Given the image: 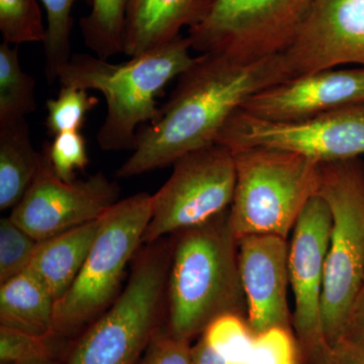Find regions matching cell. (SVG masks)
<instances>
[{"label": "cell", "mask_w": 364, "mask_h": 364, "mask_svg": "<svg viewBox=\"0 0 364 364\" xmlns=\"http://www.w3.org/2000/svg\"><path fill=\"white\" fill-rule=\"evenodd\" d=\"M173 235L135 256L127 286L72 345L64 364H138L166 324Z\"/></svg>", "instance_id": "obj_4"}, {"label": "cell", "mask_w": 364, "mask_h": 364, "mask_svg": "<svg viewBox=\"0 0 364 364\" xmlns=\"http://www.w3.org/2000/svg\"><path fill=\"white\" fill-rule=\"evenodd\" d=\"M321 364H364V342L340 340L332 345Z\"/></svg>", "instance_id": "obj_31"}, {"label": "cell", "mask_w": 364, "mask_h": 364, "mask_svg": "<svg viewBox=\"0 0 364 364\" xmlns=\"http://www.w3.org/2000/svg\"><path fill=\"white\" fill-rule=\"evenodd\" d=\"M217 144L229 149L267 147L291 151L323 163L364 155V105H351L298 122H267L238 112Z\"/></svg>", "instance_id": "obj_10"}, {"label": "cell", "mask_w": 364, "mask_h": 364, "mask_svg": "<svg viewBox=\"0 0 364 364\" xmlns=\"http://www.w3.org/2000/svg\"><path fill=\"white\" fill-rule=\"evenodd\" d=\"M280 54L289 79L344 64L364 66V0H316Z\"/></svg>", "instance_id": "obj_13"}, {"label": "cell", "mask_w": 364, "mask_h": 364, "mask_svg": "<svg viewBox=\"0 0 364 364\" xmlns=\"http://www.w3.org/2000/svg\"><path fill=\"white\" fill-rule=\"evenodd\" d=\"M35 79L21 68L18 46L0 45V126L26 119L37 109Z\"/></svg>", "instance_id": "obj_20"}, {"label": "cell", "mask_w": 364, "mask_h": 364, "mask_svg": "<svg viewBox=\"0 0 364 364\" xmlns=\"http://www.w3.org/2000/svg\"><path fill=\"white\" fill-rule=\"evenodd\" d=\"M40 164L41 152L33 148L26 119L0 126V210L21 202Z\"/></svg>", "instance_id": "obj_19"}, {"label": "cell", "mask_w": 364, "mask_h": 364, "mask_svg": "<svg viewBox=\"0 0 364 364\" xmlns=\"http://www.w3.org/2000/svg\"><path fill=\"white\" fill-rule=\"evenodd\" d=\"M193 364H236L223 358L200 336L191 347Z\"/></svg>", "instance_id": "obj_33"}, {"label": "cell", "mask_w": 364, "mask_h": 364, "mask_svg": "<svg viewBox=\"0 0 364 364\" xmlns=\"http://www.w3.org/2000/svg\"><path fill=\"white\" fill-rule=\"evenodd\" d=\"M200 337L223 358L236 364H246L254 333L246 318L227 314L215 318Z\"/></svg>", "instance_id": "obj_24"}, {"label": "cell", "mask_w": 364, "mask_h": 364, "mask_svg": "<svg viewBox=\"0 0 364 364\" xmlns=\"http://www.w3.org/2000/svg\"><path fill=\"white\" fill-rule=\"evenodd\" d=\"M65 339L56 335L38 336L0 327V363L16 364L60 359Z\"/></svg>", "instance_id": "obj_25"}, {"label": "cell", "mask_w": 364, "mask_h": 364, "mask_svg": "<svg viewBox=\"0 0 364 364\" xmlns=\"http://www.w3.org/2000/svg\"><path fill=\"white\" fill-rule=\"evenodd\" d=\"M48 149L53 170L66 182L75 181L76 171H83L90 163L85 139L79 131L55 136Z\"/></svg>", "instance_id": "obj_29"}, {"label": "cell", "mask_w": 364, "mask_h": 364, "mask_svg": "<svg viewBox=\"0 0 364 364\" xmlns=\"http://www.w3.org/2000/svg\"><path fill=\"white\" fill-rule=\"evenodd\" d=\"M343 338L364 342V280L352 304Z\"/></svg>", "instance_id": "obj_32"}, {"label": "cell", "mask_w": 364, "mask_h": 364, "mask_svg": "<svg viewBox=\"0 0 364 364\" xmlns=\"http://www.w3.org/2000/svg\"><path fill=\"white\" fill-rule=\"evenodd\" d=\"M230 150L236 163V188L229 208L235 237L289 238L304 208L318 195L321 164L273 148Z\"/></svg>", "instance_id": "obj_5"}, {"label": "cell", "mask_w": 364, "mask_h": 364, "mask_svg": "<svg viewBox=\"0 0 364 364\" xmlns=\"http://www.w3.org/2000/svg\"><path fill=\"white\" fill-rule=\"evenodd\" d=\"M167 284V330L191 341L227 314L247 320L238 262V239L229 210L207 223L173 235Z\"/></svg>", "instance_id": "obj_2"}, {"label": "cell", "mask_w": 364, "mask_h": 364, "mask_svg": "<svg viewBox=\"0 0 364 364\" xmlns=\"http://www.w3.org/2000/svg\"><path fill=\"white\" fill-rule=\"evenodd\" d=\"M16 364H61L60 359H52V360L33 361V363H16Z\"/></svg>", "instance_id": "obj_34"}, {"label": "cell", "mask_w": 364, "mask_h": 364, "mask_svg": "<svg viewBox=\"0 0 364 364\" xmlns=\"http://www.w3.org/2000/svg\"><path fill=\"white\" fill-rule=\"evenodd\" d=\"M289 251L287 239L277 235H252L238 240L239 272L254 334L272 327L293 329L287 301Z\"/></svg>", "instance_id": "obj_15"}, {"label": "cell", "mask_w": 364, "mask_h": 364, "mask_svg": "<svg viewBox=\"0 0 364 364\" xmlns=\"http://www.w3.org/2000/svg\"><path fill=\"white\" fill-rule=\"evenodd\" d=\"M47 16L44 41L45 74L50 85L58 80V72L71 59L72 9L76 2L91 6L92 0H41Z\"/></svg>", "instance_id": "obj_22"}, {"label": "cell", "mask_w": 364, "mask_h": 364, "mask_svg": "<svg viewBox=\"0 0 364 364\" xmlns=\"http://www.w3.org/2000/svg\"><path fill=\"white\" fill-rule=\"evenodd\" d=\"M130 0H92L90 13L80 18L81 33L95 56L107 60L124 53V33Z\"/></svg>", "instance_id": "obj_21"}, {"label": "cell", "mask_w": 364, "mask_h": 364, "mask_svg": "<svg viewBox=\"0 0 364 364\" xmlns=\"http://www.w3.org/2000/svg\"><path fill=\"white\" fill-rule=\"evenodd\" d=\"M316 0H212L188 28L191 49L255 61L289 47Z\"/></svg>", "instance_id": "obj_8"}, {"label": "cell", "mask_w": 364, "mask_h": 364, "mask_svg": "<svg viewBox=\"0 0 364 364\" xmlns=\"http://www.w3.org/2000/svg\"><path fill=\"white\" fill-rule=\"evenodd\" d=\"M358 105H364V67L326 69L282 81L249 98L241 112L287 123Z\"/></svg>", "instance_id": "obj_14"}, {"label": "cell", "mask_w": 364, "mask_h": 364, "mask_svg": "<svg viewBox=\"0 0 364 364\" xmlns=\"http://www.w3.org/2000/svg\"><path fill=\"white\" fill-rule=\"evenodd\" d=\"M191 51L188 38L181 36L123 63L72 55L60 69L58 81L61 86L100 91L107 102V116L97 132L98 145L105 151H134L139 127L159 117L158 95L195 62Z\"/></svg>", "instance_id": "obj_3"}, {"label": "cell", "mask_w": 364, "mask_h": 364, "mask_svg": "<svg viewBox=\"0 0 364 364\" xmlns=\"http://www.w3.org/2000/svg\"><path fill=\"white\" fill-rule=\"evenodd\" d=\"M38 244L11 218L0 220V284L28 270Z\"/></svg>", "instance_id": "obj_27"}, {"label": "cell", "mask_w": 364, "mask_h": 364, "mask_svg": "<svg viewBox=\"0 0 364 364\" xmlns=\"http://www.w3.org/2000/svg\"><path fill=\"white\" fill-rule=\"evenodd\" d=\"M212 0H130L124 33L129 58L153 51L181 37L183 28L196 25Z\"/></svg>", "instance_id": "obj_16"}, {"label": "cell", "mask_w": 364, "mask_h": 364, "mask_svg": "<svg viewBox=\"0 0 364 364\" xmlns=\"http://www.w3.org/2000/svg\"><path fill=\"white\" fill-rule=\"evenodd\" d=\"M100 218L38 244L28 270L42 282L56 303L77 279L100 230Z\"/></svg>", "instance_id": "obj_17"}, {"label": "cell", "mask_w": 364, "mask_h": 364, "mask_svg": "<svg viewBox=\"0 0 364 364\" xmlns=\"http://www.w3.org/2000/svg\"><path fill=\"white\" fill-rule=\"evenodd\" d=\"M191 347V341L172 336L164 327L151 341L138 364H193Z\"/></svg>", "instance_id": "obj_30"}, {"label": "cell", "mask_w": 364, "mask_h": 364, "mask_svg": "<svg viewBox=\"0 0 364 364\" xmlns=\"http://www.w3.org/2000/svg\"><path fill=\"white\" fill-rule=\"evenodd\" d=\"M289 79L282 54L249 62L198 55L177 78L159 117L139 129L135 149L117 169V178L173 165L188 153L214 145L249 98Z\"/></svg>", "instance_id": "obj_1"}, {"label": "cell", "mask_w": 364, "mask_h": 364, "mask_svg": "<svg viewBox=\"0 0 364 364\" xmlns=\"http://www.w3.org/2000/svg\"><path fill=\"white\" fill-rule=\"evenodd\" d=\"M318 195L332 217L322 296L328 343L343 338L364 280V162L360 158L321 164Z\"/></svg>", "instance_id": "obj_7"}, {"label": "cell", "mask_w": 364, "mask_h": 364, "mask_svg": "<svg viewBox=\"0 0 364 364\" xmlns=\"http://www.w3.org/2000/svg\"><path fill=\"white\" fill-rule=\"evenodd\" d=\"M236 188L233 152L220 144L188 153L168 181L151 196L144 245L191 229L229 210Z\"/></svg>", "instance_id": "obj_9"}, {"label": "cell", "mask_w": 364, "mask_h": 364, "mask_svg": "<svg viewBox=\"0 0 364 364\" xmlns=\"http://www.w3.org/2000/svg\"><path fill=\"white\" fill-rule=\"evenodd\" d=\"M0 31L11 46L44 43L47 26L37 0H0Z\"/></svg>", "instance_id": "obj_23"}, {"label": "cell", "mask_w": 364, "mask_h": 364, "mask_svg": "<svg viewBox=\"0 0 364 364\" xmlns=\"http://www.w3.org/2000/svg\"><path fill=\"white\" fill-rule=\"evenodd\" d=\"M150 219L151 196L146 193L117 200L102 215L77 279L55 306L54 335L65 340L76 336L112 305Z\"/></svg>", "instance_id": "obj_6"}, {"label": "cell", "mask_w": 364, "mask_h": 364, "mask_svg": "<svg viewBox=\"0 0 364 364\" xmlns=\"http://www.w3.org/2000/svg\"><path fill=\"white\" fill-rule=\"evenodd\" d=\"M119 196L117 182L102 171L85 181H62L53 170L46 142L39 171L9 218L36 240L44 241L100 219Z\"/></svg>", "instance_id": "obj_12"}, {"label": "cell", "mask_w": 364, "mask_h": 364, "mask_svg": "<svg viewBox=\"0 0 364 364\" xmlns=\"http://www.w3.org/2000/svg\"><path fill=\"white\" fill-rule=\"evenodd\" d=\"M332 217L317 195L299 215L289 243V286L294 294L293 330L303 364H321L331 348L323 329L322 296Z\"/></svg>", "instance_id": "obj_11"}, {"label": "cell", "mask_w": 364, "mask_h": 364, "mask_svg": "<svg viewBox=\"0 0 364 364\" xmlns=\"http://www.w3.org/2000/svg\"><path fill=\"white\" fill-rule=\"evenodd\" d=\"M246 364H303V355L294 330L272 327L254 334Z\"/></svg>", "instance_id": "obj_28"}, {"label": "cell", "mask_w": 364, "mask_h": 364, "mask_svg": "<svg viewBox=\"0 0 364 364\" xmlns=\"http://www.w3.org/2000/svg\"><path fill=\"white\" fill-rule=\"evenodd\" d=\"M97 105V98L91 97L87 90L61 86L57 97L47 102L48 132L53 136L65 132H80L88 112Z\"/></svg>", "instance_id": "obj_26"}, {"label": "cell", "mask_w": 364, "mask_h": 364, "mask_svg": "<svg viewBox=\"0 0 364 364\" xmlns=\"http://www.w3.org/2000/svg\"><path fill=\"white\" fill-rule=\"evenodd\" d=\"M56 301L32 272L26 270L0 287V327L48 336L54 335Z\"/></svg>", "instance_id": "obj_18"}]
</instances>
